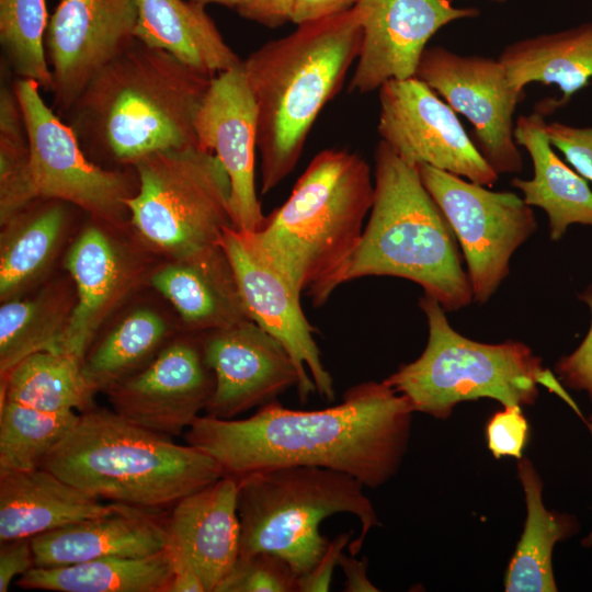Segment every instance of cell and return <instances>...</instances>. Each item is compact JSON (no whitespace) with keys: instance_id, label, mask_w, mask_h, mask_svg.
Segmentation results:
<instances>
[{"instance_id":"6da1fadb","label":"cell","mask_w":592,"mask_h":592,"mask_svg":"<svg viewBox=\"0 0 592 592\" xmlns=\"http://www.w3.org/2000/svg\"><path fill=\"white\" fill-rule=\"evenodd\" d=\"M414 410L384 380L344 391L339 405L294 410L277 400L241 420L200 415L186 444L213 457L224 475H246L286 466H314L348 474L378 488L399 469Z\"/></svg>"},{"instance_id":"7a4b0ae2","label":"cell","mask_w":592,"mask_h":592,"mask_svg":"<svg viewBox=\"0 0 592 592\" xmlns=\"http://www.w3.org/2000/svg\"><path fill=\"white\" fill-rule=\"evenodd\" d=\"M213 77L135 41L59 116L82 150L107 169L197 145L195 117Z\"/></svg>"},{"instance_id":"3957f363","label":"cell","mask_w":592,"mask_h":592,"mask_svg":"<svg viewBox=\"0 0 592 592\" xmlns=\"http://www.w3.org/2000/svg\"><path fill=\"white\" fill-rule=\"evenodd\" d=\"M374 201L362 237L341 267L308 296L322 306L340 285L364 276H396L454 311L470 304L456 237L419 174L380 140L374 152Z\"/></svg>"},{"instance_id":"277c9868","label":"cell","mask_w":592,"mask_h":592,"mask_svg":"<svg viewBox=\"0 0 592 592\" xmlns=\"http://www.w3.org/2000/svg\"><path fill=\"white\" fill-rule=\"evenodd\" d=\"M361 42L358 18L352 8L298 25L242 60L257 106L262 194L295 169L315 121L357 59Z\"/></svg>"},{"instance_id":"5b68a950","label":"cell","mask_w":592,"mask_h":592,"mask_svg":"<svg viewBox=\"0 0 592 592\" xmlns=\"http://www.w3.org/2000/svg\"><path fill=\"white\" fill-rule=\"evenodd\" d=\"M41 467L99 499L156 512L224 476L201 449L95 407L79 414Z\"/></svg>"},{"instance_id":"8992f818","label":"cell","mask_w":592,"mask_h":592,"mask_svg":"<svg viewBox=\"0 0 592 592\" xmlns=\"http://www.w3.org/2000/svg\"><path fill=\"white\" fill-rule=\"evenodd\" d=\"M373 201L368 163L355 152L325 149L259 230L239 232L297 293L309 295L352 254Z\"/></svg>"},{"instance_id":"52a82bcc","label":"cell","mask_w":592,"mask_h":592,"mask_svg":"<svg viewBox=\"0 0 592 592\" xmlns=\"http://www.w3.org/2000/svg\"><path fill=\"white\" fill-rule=\"evenodd\" d=\"M419 305L429 328L425 349L417 360L401 365L384 379L409 400L414 412L446 419L459 402L478 398L498 400L503 407L533 405L538 385L579 411L526 344L474 341L452 328L434 298L423 295Z\"/></svg>"},{"instance_id":"ba28073f","label":"cell","mask_w":592,"mask_h":592,"mask_svg":"<svg viewBox=\"0 0 592 592\" xmlns=\"http://www.w3.org/2000/svg\"><path fill=\"white\" fill-rule=\"evenodd\" d=\"M364 488L348 474L314 466L278 467L239 478L240 555L276 554L298 578L327 549L329 539L319 526L338 513L360 521V535L349 545L350 554L357 555L369 531L379 525Z\"/></svg>"},{"instance_id":"9c48e42d","label":"cell","mask_w":592,"mask_h":592,"mask_svg":"<svg viewBox=\"0 0 592 592\" xmlns=\"http://www.w3.org/2000/svg\"><path fill=\"white\" fill-rule=\"evenodd\" d=\"M137 192L126 201L143 240L171 260L219 246L232 227L230 184L217 157L198 145L158 151L134 166Z\"/></svg>"},{"instance_id":"30bf717a","label":"cell","mask_w":592,"mask_h":592,"mask_svg":"<svg viewBox=\"0 0 592 592\" xmlns=\"http://www.w3.org/2000/svg\"><path fill=\"white\" fill-rule=\"evenodd\" d=\"M27 128L36 197L64 201L92 218L121 227L126 201L138 189L135 168L107 169L82 150L72 129L49 107L32 80L14 79Z\"/></svg>"},{"instance_id":"8fae6325","label":"cell","mask_w":592,"mask_h":592,"mask_svg":"<svg viewBox=\"0 0 592 592\" xmlns=\"http://www.w3.org/2000/svg\"><path fill=\"white\" fill-rule=\"evenodd\" d=\"M418 169L463 250L473 298L485 304L508 276L512 254L537 228L532 206L513 192L491 191L428 164Z\"/></svg>"},{"instance_id":"7c38bea8","label":"cell","mask_w":592,"mask_h":592,"mask_svg":"<svg viewBox=\"0 0 592 592\" xmlns=\"http://www.w3.org/2000/svg\"><path fill=\"white\" fill-rule=\"evenodd\" d=\"M415 77L467 118L476 147L498 174L522 171L513 116L525 92L511 84L498 58L426 47Z\"/></svg>"},{"instance_id":"4fadbf2b","label":"cell","mask_w":592,"mask_h":592,"mask_svg":"<svg viewBox=\"0 0 592 592\" xmlns=\"http://www.w3.org/2000/svg\"><path fill=\"white\" fill-rule=\"evenodd\" d=\"M377 130L405 161L492 186L499 174L460 124L456 112L417 77L389 80L379 89Z\"/></svg>"},{"instance_id":"5bb4252c","label":"cell","mask_w":592,"mask_h":592,"mask_svg":"<svg viewBox=\"0 0 592 592\" xmlns=\"http://www.w3.org/2000/svg\"><path fill=\"white\" fill-rule=\"evenodd\" d=\"M136 0H58L44 47L52 109L61 116L92 78L135 41Z\"/></svg>"},{"instance_id":"9a60e30c","label":"cell","mask_w":592,"mask_h":592,"mask_svg":"<svg viewBox=\"0 0 592 592\" xmlns=\"http://www.w3.org/2000/svg\"><path fill=\"white\" fill-rule=\"evenodd\" d=\"M215 389L201 333L167 343L140 371L111 386L109 401L129 422L178 436L205 411Z\"/></svg>"},{"instance_id":"2e32d148","label":"cell","mask_w":592,"mask_h":592,"mask_svg":"<svg viewBox=\"0 0 592 592\" xmlns=\"http://www.w3.org/2000/svg\"><path fill=\"white\" fill-rule=\"evenodd\" d=\"M219 244L234 270L248 318L291 355L299 374V399L305 402L317 391L333 401V379L322 363L314 327L301 309L300 294L234 227L224 229Z\"/></svg>"},{"instance_id":"e0dca14e","label":"cell","mask_w":592,"mask_h":592,"mask_svg":"<svg viewBox=\"0 0 592 592\" xmlns=\"http://www.w3.org/2000/svg\"><path fill=\"white\" fill-rule=\"evenodd\" d=\"M362 31L350 92L368 93L389 80L415 77L430 38L445 25L479 14L451 0H356Z\"/></svg>"},{"instance_id":"ac0fdd59","label":"cell","mask_w":592,"mask_h":592,"mask_svg":"<svg viewBox=\"0 0 592 592\" xmlns=\"http://www.w3.org/2000/svg\"><path fill=\"white\" fill-rule=\"evenodd\" d=\"M257 125L242 64L213 77L195 117L196 140L228 177L232 227L240 232L259 230L266 218L255 187Z\"/></svg>"},{"instance_id":"d6986e66","label":"cell","mask_w":592,"mask_h":592,"mask_svg":"<svg viewBox=\"0 0 592 592\" xmlns=\"http://www.w3.org/2000/svg\"><path fill=\"white\" fill-rule=\"evenodd\" d=\"M215 389L205 409L229 420L298 388L299 374L285 348L250 319L201 333Z\"/></svg>"},{"instance_id":"ffe728a7","label":"cell","mask_w":592,"mask_h":592,"mask_svg":"<svg viewBox=\"0 0 592 592\" xmlns=\"http://www.w3.org/2000/svg\"><path fill=\"white\" fill-rule=\"evenodd\" d=\"M111 226L92 218L65 257L77 301L56 350L80 361L103 322L136 287L145 269L134 252L109 234Z\"/></svg>"},{"instance_id":"44dd1931","label":"cell","mask_w":592,"mask_h":592,"mask_svg":"<svg viewBox=\"0 0 592 592\" xmlns=\"http://www.w3.org/2000/svg\"><path fill=\"white\" fill-rule=\"evenodd\" d=\"M239 478L218 480L179 500L166 519L168 548L184 557L214 592L240 555Z\"/></svg>"},{"instance_id":"7402d4cb","label":"cell","mask_w":592,"mask_h":592,"mask_svg":"<svg viewBox=\"0 0 592 592\" xmlns=\"http://www.w3.org/2000/svg\"><path fill=\"white\" fill-rule=\"evenodd\" d=\"M35 567L50 568L104 557H143L168 547L158 512L123 503L102 515L31 538Z\"/></svg>"},{"instance_id":"603a6c76","label":"cell","mask_w":592,"mask_h":592,"mask_svg":"<svg viewBox=\"0 0 592 592\" xmlns=\"http://www.w3.org/2000/svg\"><path fill=\"white\" fill-rule=\"evenodd\" d=\"M117 505L101 502L44 467L0 469V543L33 538Z\"/></svg>"},{"instance_id":"cb8c5ba5","label":"cell","mask_w":592,"mask_h":592,"mask_svg":"<svg viewBox=\"0 0 592 592\" xmlns=\"http://www.w3.org/2000/svg\"><path fill=\"white\" fill-rule=\"evenodd\" d=\"M150 284L175 308L187 332L202 333L249 319L228 257L220 244L171 260Z\"/></svg>"},{"instance_id":"d4e9b609","label":"cell","mask_w":592,"mask_h":592,"mask_svg":"<svg viewBox=\"0 0 592 592\" xmlns=\"http://www.w3.org/2000/svg\"><path fill=\"white\" fill-rule=\"evenodd\" d=\"M544 115L535 111L520 115L514 125V139L528 152L532 179H512L530 206L542 208L548 217L549 236L559 240L568 226H592V191L585 179L567 166L553 150Z\"/></svg>"},{"instance_id":"484cf974","label":"cell","mask_w":592,"mask_h":592,"mask_svg":"<svg viewBox=\"0 0 592 592\" xmlns=\"http://www.w3.org/2000/svg\"><path fill=\"white\" fill-rule=\"evenodd\" d=\"M498 59L511 84L520 91L534 82L558 87L559 99L545 100L536 107L543 115L550 114L592 79V22L515 41Z\"/></svg>"},{"instance_id":"4316f807","label":"cell","mask_w":592,"mask_h":592,"mask_svg":"<svg viewBox=\"0 0 592 592\" xmlns=\"http://www.w3.org/2000/svg\"><path fill=\"white\" fill-rule=\"evenodd\" d=\"M135 37L215 77L242 64L205 7L191 0H136Z\"/></svg>"},{"instance_id":"83f0119b","label":"cell","mask_w":592,"mask_h":592,"mask_svg":"<svg viewBox=\"0 0 592 592\" xmlns=\"http://www.w3.org/2000/svg\"><path fill=\"white\" fill-rule=\"evenodd\" d=\"M71 206L38 197L1 225V301L20 297L45 275L69 226Z\"/></svg>"},{"instance_id":"f1b7e54d","label":"cell","mask_w":592,"mask_h":592,"mask_svg":"<svg viewBox=\"0 0 592 592\" xmlns=\"http://www.w3.org/2000/svg\"><path fill=\"white\" fill-rule=\"evenodd\" d=\"M173 573L168 547L143 557H104L39 568L19 577L16 585L57 592H167Z\"/></svg>"},{"instance_id":"f546056e","label":"cell","mask_w":592,"mask_h":592,"mask_svg":"<svg viewBox=\"0 0 592 592\" xmlns=\"http://www.w3.org/2000/svg\"><path fill=\"white\" fill-rule=\"evenodd\" d=\"M517 474L526 503L524 530L509 563L506 592H555L553 550L557 542L576 530V521L548 511L543 502V482L527 458H520Z\"/></svg>"},{"instance_id":"4dcf8cb0","label":"cell","mask_w":592,"mask_h":592,"mask_svg":"<svg viewBox=\"0 0 592 592\" xmlns=\"http://www.w3.org/2000/svg\"><path fill=\"white\" fill-rule=\"evenodd\" d=\"M77 301L72 278L58 280L31 298H12L0 307V376L25 357L56 350Z\"/></svg>"},{"instance_id":"1f68e13d","label":"cell","mask_w":592,"mask_h":592,"mask_svg":"<svg viewBox=\"0 0 592 592\" xmlns=\"http://www.w3.org/2000/svg\"><path fill=\"white\" fill-rule=\"evenodd\" d=\"M75 355L48 350L34 353L1 377L0 401L45 412H84L94 408L95 392Z\"/></svg>"},{"instance_id":"d6a6232c","label":"cell","mask_w":592,"mask_h":592,"mask_svg":"<svg viewBox=\"0 0 592 592\" xmlns=\"http://www.w3.org/2000/svg\"><path fill=\"white\" fill-rule=\"evenodd\" d=\"M169 333L159 312L135 309L88 351L81 365L87 383L95 394L106 391L149 364L167 344Z\"/></svg>"},{"instance_id":"836d02e7","label":"cell","mask_w":592,"mask_h":592,"mask_svg":"<svg viewBox=\"0 0 592 592\" xmlns=\"http://www.w3.org/2000/svg\"><path fill=\"white\" fill-rule=\"evenodd\" d=\"M71 412H45L0 401V469L32 470L78 421Z\"/></svg>"},{"instance_id":"e575fe53","label":"cell","mask_w":592,"mask_h":592,"mask_svg":"<svg viewBox=\"0 0 592 592\" xmlns=\"http://www.w3.org/2000/svg\"><path fill=\"white\" fill-rule=\"evenodd\" d=\"M48 19L45 0H0L4 67L15 78L35 81L50 92L53 78L44 47Z\"/></svg>"},{"instance_id":"d590c367","label":"cell","mask_w":592,"mask_h":592,"mask_svg":"<svg viewBox=\"0 0 592 592\" xmlns=\"http://www.w3.org/2000/svg\"><path fill=\"white\" fill-rule=\"evenodd\" d=\"M14 80L0 88V224L36 200L24 114Z\"/></svg>"},{"instance_id":"8d00e7d4","label":"cell","mask_w":592,"mask_h":592,"mask_svg":"<svg viewBox=\"0 0 592 592\" xmlns=\"http://www.w3.org/2000/svg\"><path fill=\"white\" fill-rule=\"evenodd\" d=\"M214 592H297V576L276 554L239 555Z\"/></svg>"},{"instance_id":"74e56055","label":"cell","mask_w":592,"mask_h":592,"mask_svg":"<svg viewBox=\"0 0 592 592\" xmlns=\"http://www.w3.org/2000/svg\"><path fill=\"white\" fill-rule=\"evenodd\" d=\"M486 435L496 458L511 456L520 459L528 436V423L521 406H505L497 411L487 424Z\"/></svg>"},{"instance_id":"f35d334b","label":"cell","mask_w":592,"mask_h":592,"mask_svg":"<svg viewBox=\"0 0 592 592\" xmlns=\"http://www.w3.org/2000/svg\"><path fill=\"white\" fill-rule=\"evenodd\" d=\"M550 144L584 179L592 181V127H577L560 122L546 123Z\"/></svg>"},{"instance_id":"ab89813d","label":"cell","mask_w":592,"mask_h":592,"mask_svg":"<svg viewBox=\"0 0 592 592\" xmlns=\"http://www.w3.org/2000/svg\"><path fill=\"white\" fill-rule=\"evenodd\" d=\"M579 298L589 306L592 316V286ZM556 372L563 384L576 390H584L592 401V320L582 343L570 355L558 361Z\"/></svg>"},{"instance_id":"60d3db41","label":"cell","mask_w":592,"mask_h":592,"mask_svg":"<svg viewBox=\"0 0 592 592\" xmlns=\"http://www.w3.org/2000/svg\"><path fill=\"white\" fill-rule=\"evenodd\" d=\"M352 532H344L329 540L327 549L306 573L297 578V592H327L331 588L332 574L343 549L348 546Z\"/></svg>"},{"instance_id":"b9f144b4","label":"cell","mask_w":592,"mask_h":592,"mask_svg":"<svg viewBox=\"0 0 592 592\" xmlns=\"http://www.w3.org/2000/svg\"><path fill=\"white\" fill-rule=\"evenodd\" d=\"M35 567L31 538L3 542L0 546V592H7L16 577Z\"/></svg>"},{"instance_id":"7bdbcfd3","label":"cell","mask_w":592,"mask_h":592,"mask_svg":"<svg viewBox=\"0 0 592 592\" xmlns=\"http://www.w3.org/2000/svg\"><path fill=\"white\" fill-rule=\"evenodd\" d=\"M294 0H238L236 10L244 19L267 27L291 22Z\"/></svg>"},{"instance_id":"ee69618b","label":"cell","mask_w":592,"mask_h":592,"mask_svg":"<svg viewBox=\"0 0 592 592\" xmlns=\"http://www.w3.org/2000/svg\"><path fill=\"white\" fill-rule=\"evenodd\" d=\"M356 0H294L291 22L301 25L351 10Z\"/></svg>"},{"instance_id":"f6af8a7d","label":"cell","mask_w":592,"mask_h":592,"mask_svg":"<svg viewBox=\"0 0 592 592\" xmlns=\"http://www.w3.org/2000/svg\"><path fill=\"white\" fill-rule=\"evenodd\" d=\"M169 549V548H168ZM173 573L167 592H206L202 579L180 554L169 549Z\"/></svg>"},{"instance_id":"bcb514c9","label":"cell","mask_w":592,"mask_h":592,"mask_svg":"<svg viewBox=\"0 0 592 592\" xmlns=\"http://www.w3.org/2000/svg\"><path fill=\"white\" fill-rule=\"evenodd\" d=\"M367 560L357 559L355 556H345L343 553L339 558V565L345 577V592H376L379 591L367 577Z\"/></svg>"},{"instance_id":"7dc6e473","label":"cell","mask_w":592,"mask_h":592,"mask_svg":"<svg viewBox=\"0 0 592 592\" xmlns=\"http://www.w3.org/2000/svg\"><path fill=\"white\" fill-rule=\"evenodd\" d=\"M191 1L202 4L204 7L207 4H219V5H224L231 9H236L237 2H238V0H191Z\"/></svg>"},{"instance_id":"c3c4849f","label":"cell","mask_w":592,"mask_h":592,"mask_svg":"<svg viewBox=\"0 0 592 592\" xmlns=\"http://www.w3.org/2000/svg\"><path fill=\"white\" fill-rule=\"evenodd\" d=\"M582 545H584L587 547L592 545V531L585 538H583Z\"/></svg>"},{"instance_id":"681fc988","label":"cell","mask_w":592,"mask_h":592,"mask_svg":"<svg viewBox=\"0 0 592 592\" xmlns=\"http://www.w3.org/2000/svg\"><path fill=\"white\" fill-rule=\"evenodd\" d=\"M588 426H589V429H590L591 432H592V415H591L590 419H589Z\"/></svg>"},{"instance_id":"f907efd6","label":"cell","mask_w":592,"mask_h":592,"mask_svg":"<svg viewBox=\"0 0 592 592\" xmlns=\"http://www.w3.org/2000/svg\"><path fill=\"white\" fill-rule=\"evenodd\" d=\"M489 1L502 3V2H505L506 0H489Z\"/></svg>"}]
</instances>
